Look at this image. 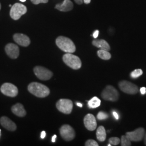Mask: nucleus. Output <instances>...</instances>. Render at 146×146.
<instances>
[{
	"mask_svg": "<svg viewBox=\"0 0 146 146\" xmlns=\"http://www.w3.org/2000/svg\"><path fill=\"white\" fill-rule=\"evenodd\" d=\"M28 90L37 98H46L50 94V90L47 86L38 82L31 83L28 86Z\"/></svg>",
	"mask_w": 146,
	"mask_h": 146,
	"instance_id": "nucleus-1",
	"label": "nucleus"
},
{
	"mask_svg": "<svg viewBox=\"0 0 146 146\" xmlns=\"http://www.w3.org/2000/svg\"><path fill=\"white\" fill-rule=\"evenodd\" d=\"M56 44L61 50L67 53H73L76 50L74 42L67 37H58L56 40Z\"/></svg>",
	"mask_w": 146,
	"mask_h": 146,
	"instance_id": "nucleus-2",
	"label": "nucleus"
},
{
	"mask_svg": "<svg viewBox=\"0 0 146 146\" xmlns=\"http://www.w3.org/2000/svg\"><path fill=\"white\" fill-rule=\"evenodd\" d=\"M62 59L64 63L73 69L77 70L81 67L82 62L80 58L72 53L64 54L63 56Z\"/></svg>",
	"mask_w": 146,
	"mask_h": 146,
	"instance_id": "nucleus-3",
	"label": "nucleus"
},
{
	"mask_svg": "<svg viewBox=\"0 0 146 146\" xmlns=\"http://www.w3.org/2000/svg\"><path fill=\"white\" fill-rule=\"evenodd\" d=\"M101 96L104 100L115 102L119 99V93L114 87L107 86L102 92Z\"/></svg>",
	"mask_w": 146,
	"mask_h": 146,
	"instance_id": "nucleus-4",
	"label": "nucleus"
},
{
	"mask_svg": "<svg viewBox=\"0 0 146 146\" xmlns=\"http://www.w3.org/2000/svg\"><path fill=\"white\" fill-rule=\"evenodd\" d=\"M27 7L21 3H16L11 7L10 16L11 18L14 20H18L22 16L27 13Z\"/></svg>",
	"mask_w": 146,
	"mask_h": 146,
	"instance_id": "nucleus-5",
	"label": "nucleus"
},
{
	"mask_svg": "<svg viewBox=\"0 0 146 146\" xmlns=\"http://www.w3.org/2000/svg\"><path fill=\"white\" fill-rule=\"evenodd\" d=\"M56 108L60 111L66 114H69L73 110V102L69 99H60L56 104Z\"/></svg>",
	"mask_w": 146,
	"mask_h": 146,
	"instance_id": "nucleus-6",
	"label": "nucleus"
},
{
	"mask_svg": "<svg viewBox=\"0 0 146 146\" xmlns=\"http://www.w3.org/2000/svg\"><path fill=\"white\" fill-rule=\"evenodd\" d=\"M119 87L123 92L127 94L133 95L138 92L137 86L127 81H122L120 82Z\"/></svg>",
	"mask_w": 146,
	"mask_h": 146,
	"instance_id": "nucleus-7",
	"label": "nucleus"
},
{
	"mask_svg": "<svg viewBox=\"0 0 146 146\" xmlns=\"http://www.w3.org/2000/svg\"><path fill=\"white\" fill-rule=\"evenodd\" d=\"M34 72L38 78L43 81L49 80L53 75L50 70L42 66H36L34 68Z\"/></svg>",
	"mask_w": 146,
	"mask_h": 146,
	"instance_id": "nucleus-8",
	"label": "nucleus"
},
{
	"mask_svg": "<svg viewBox=\"0 0 146 146\" xmlns=\"http://www.w3.org/2000/svg\"><path fill=\"white\" fill-rule=\"evenodd\" d=\"M60 133L61 137L67 141H72L75 136V131L70 125H63L60 129Z\"/></svg>",
	"mask_w": 146,
	"mask_h": 146,
	"instance_id": "nucleus-9",
	"label": "nucleus"
},
{
	"mask_svg": "<svg viewBox=\"0 0 146 146\" xmlns=\"http://www.w3.org/2000/svg\"><path fill=\"white\" fill-rule=\"evenodd\" d=\"M2 94L9 97H15L18 94V89L15 85L11 83H5L1 87Z\"/></svg>",
	"mask_w": 146,
	"mask_h": 146,
	"instance_id": "nucleus-10",
	"label": "nucleus"
},
{
	"mask_svg": "<svg viewBox=\"0 0 146 146\" xmlns=\"http://www.w3.org/2000/svg\"><path fill=\"white\" fill-rule=\"evenodd\" d=\"M144 134L145 129L143 128H139L133 131L127 132L125 135L131 141L137 142L142 140Z\"/></svg>",
	"mask_w": 146,
	"mask_h": 146,
	"instance_id": "nucleus-11",
	"label": "nucleus"
},
{
	"mask_svg": "<svg viewBox=\"0 0 146 146\" xmlns=\"http://www.w3.org/2000/svg\"><path fill=\"white\" fill-rule=\"evenodd\" d=\"M5 51L7 55L13 59H16L20 54L19 48L14 43H8L5 47Z\"/></svg>",
	"mask_w": 146,
	"mask_h": 146,
	"instance_id": "nucleus-12",
	"label": "nucleus"
},
{
	"mask_svg": "<svg viewBox=\"0 0 146 146\" xmlns=\"http://www.w3.org/2000/svg\"><path fill=\"white\" fill-rule=\"evenodd\" d=\"M84 125L88 131H93L96 128V120L93 114H87L84 118Z\"/></svg>",
	"mask_w": 146,
	"mask_h": 146,
	"instance_id": "nucleus-13",
	"label": "nucleus"
},
{
	"mask_svg": "<svg viewBox=\"0 0 146 146\" xmlns=\"http://www.w3.org/2000/svg\"><path fill=\"white\" fill-rule=\"evenodd\" d=\"M13 38L16 43L22 47H28L31 43L29 37L23 34H15L13 36Z\"/></svg>",
	"mask_w": 146,
	"mask_h": 146,
	"instance_id": "nucleus-14",
	"label": "nucleus"
},
{
	"mask_svg": "<svg viewBox=\"0 0 146 146\" xmlns=\"http://www.w3.org/2000/svg\"><path fill=\"white\" fill-rule=\"evenodd\" d=\"M0 123L8 131H15L17 128L15 123L7 116H2L1 117Z\"/></svg>",
	"mask_w": 146,
	"mask_h": 146,
	"instance_id": "nucleus-15",
	"label": "nucleus"
},
{
	"mask_svg": "<svg viewBox=\"0 0 146 146\" xmlns=\"http://www.w3.org/2000/svg\"><path fill=\"white\" fill-rule=\"evenodd\" d=\"M55 9L61 11H69L73 8V2L70 0H64L62 3H58L55 5Z\"/></svg>",
	"mask_w": 146,
	"mask_h": 146,
	"instance_id": "nucleus-16",
	"label": "nucleus"
},
{
	"mask_svg": "<svg viewBox=\"0 0 146 146\" xmlns=\"http://www.w3.org/2000/svg\"><path fill=\"white\" fill-rule=\"evenodd\" d=\"M11 111L15 115L19 117H24L26 115V111L21 104H16L11 107Z\"/></svg>",
	"mask_w": 146,
	"mask_h": 146,
	"instance_id": "nucleus-17",
	"label": "nucleus"
},
{
	"mask_svg": "<svg viewBox=\"0 0 146 146\" xmlns=\"http://www.w3.org/2000/svg\"><path fill=\"white\" fill-rule=\"evenodd\" d=\"M92 43L93 46L99 48L100 49L107 50L108 52L110 50V47L109 44L104 40H95L92 42Z\"/></svg>",
	"mask_w": 146,
	"mask_h": 146,
	"instance_id": "nucleus-18",
	"label": "nucleus"
},
{
	"mask_svg": "<svg viewBox=\"0 0 146 146\" xmlns=\"http://www.w3.org/2000/svg\"><path fill=\"white\" fill-rule=\"evenodd\" d=\"M96 137L100 142L105 141L106 139V131L104 126H100L96 131Z\"/></svg>",
	"mask_w": 146,
	"mask_h": 146,
	"instance_id": "nucleus-19",
	"label": "nucleus"
},
{
	"mask_svg": "<svg viewBox=\"0 0 146 146\" xmlns=\"http://www.w3.org/2000/svg\"><path fill=\"white\" fill-rule=\"evenodd\" d=\"M101 104V100L97 97H94L90 100H89L88 102L89 108L93 109L99 107Z\"/></svg>",
	"mask_w": 146,
	"mask_h": 146,
	"instance_id": "nucleus-20",
	"label": "nucleus"
},
{
	"mask_svg": "<svg viewBox=\"0 0 146 146\" xmlns=\"http://www.w3.org/2000/svg\"><path fill=\"white\" fill-rule=\"evenodd\" d=\"M98 55L100 58L104 60H108L111 58V54L108 51L100 49L98 51Z\"/></svg>",
	"mask_w": 146,
	"mask_h": 146,
	"instance_id": "nucleus-21",
	"label": "nucleus"
},
{
	"mask_svg": "<svg viewBox=\"0 0 146 146\" xmlns=\"http://www.w3.org/2000/svg\"><path fill=\"white\" fill-rule=\"evenodd\" d=\"M120 141L122 146H131V141L126 135L122 136Z\"/></svg>",
	"mask_w": 146,
	"mask_h": 146,
	"instance_id": "nucleus-22",
	"label": "nucleus"
},
{
	"mask_svg": "<svg viewBox=\"0 0 146 146\" xmlns=\"http://www.w3.org/2000/svg\"><path fill=\"white\" fill-rule=\"evenodd\" d=\"M142 74H143L142 70L140 69H135V70L133 71L131 73V76L132 78H136L142 75Z\"/></svg>",
	"mask_w": 146,
	"mask_h": 146,
	"instance_id": "nucleus-23",
	"label": "nucleus"
},
{
	"mask_svg": "<svg viewBox=\"0 0 146 146\" xmlns=\"http://www.w3.org/2000/svg\"><path fill=\"white\" fill-rule=\"evenodd\" d=\"M120 140L119 138L116 137H113L109 139V142L111 145L113 146H117L118 145L120 142Z\"/></svg>",
	"mask_w": 146,
	"mask_h": 146,
	"instance_id": "nucleus-24",
	"label": "nucleus"
},
{
	"mask_svg": "<svg viewBox=\"0 0 146 146\" xmlns=\"http://www.w3.org/2000/svg\"><path fill=\"white\" fill-rule=\"evenodd\" d=\"M108 117V114L107 113H104V111H100L98 115H97V118L98 119V120H106Z\"/></svg>",
	"mask_w": 146,
	"mask_h": 146,
	"instance_id": "nucleus-25",
	"label": "nucleus"
},
{
	"mask_svg": "<svg viewBox=\"0 0 146 146\" xmlns=\"http://www.w3.org/2000/svg\"><path fill=\"white\" fill-rule=\"evenodd\" d=\"M86 146H98L99 144L96 141H95L94 140L90 139L86 142L85 143Z\"/></svg>",
	"mask_w": 146,
	"mask_h": 146,
	"instance_id": "nucleus-26",
	"label": "nucleus"
},
{
	"mask_svg": "<svg viewBox=\"0 0 146 146\" xmlns=\"http://www.w3.org/2000/svg\"><path fill=\"white\" fill-rule=\"evenodd\" d=\"M34 5H38L39 3H47L48 0H31Z\"/></svg>",
	"mask_w": 146,
	"mask_h": 146,
	"instance_id": "nucleus-27",
	"label": "nucleus"
},
{
	"mask_svg": "<svg viewBox=\"0 0 146 146\" xmlns=\"http://www.w3.org/2000/svg\"><path fill=\"white\" fill-rule=\"evenodd\" d=\"M99 34V31L98 30H96L94 31V33H93V37L95 38H96L98 37Z\"/></svg>",
	"mask_w": 146,
	"mask_h": 146,
	"instance_id": "nucleus-28",
	"label": "nucleus"
},
{
	"mask_svg": "<svg viewBox=\"0 0 146 146\" xmlns=\"http://www.w3.org/2000/svg\"><path fill=\"white\" fill-rule=\"evenodd\" d=\"M140 92L142 95H145L146 93V88L145 87H141L140 88Z\"/></svg>",
	"mask_w": 146,
	"mask_h": 146,
	"instance_id": "nucleus-29",
	"label": "nucleus"
},
{
	"mask_svg": "<svg viewBox=\"0 0 146 146\" xmlns=\"http://www.w3.org/2000/svg\"><path fill=\"white\" fill-rule=\"evenodd\" d=\"M113 115L114 116L115 119H116V120H118V119H119V116L118 115V114H117V112H116L115 111H113Z\"/></svg>",
	"mask_w": 146,
	"mask_h": 146,
	"instance_id": "nucleus-30",
	"label": "nucleus"
},
{
	"mask_svg": "<svg viewBox=\"0 0 146 146\" xmlns=\"http://www.w3.org/2000/svg\"><path fill=\"white\" fill-rule=\"evenodd\" d=\"M46 136V133L45 131H42L41 132V137L42 139H44Z\"/></svg>",
	"mask_w": 146,
	"mask_h": 146,
	"instance_id": "nucleus-31",
	"label": "nucleus"
},
{
	"mask_svg": "<svg viewBox=\"0 0 146 146\" xmlns=\"http://www.w3.org/2000/svg\"><path fill=\"white\" fill-rule=\"evenodd\" d=\"M74 1L78 5H82L83 3V2H84L83 0H74Z\"/></svg>",
	"mask_w": 146,
	"mask_h": 146,
	"instance_id": "nucleus-32",
	"label": "nucleus"
},
{
	"mask_svg": "<svg viewBox=\"0 0 146 146\" xmlns=\"http://www.w3.org/2000/svg\"><path fill=\"white\" fill-rule=\"evenodd\" d=\"M56 138V135H53V136L52 137V142H55Z\"/></svg>",
	"mask_w": 146,
	"mask_h": 146,
	"instance_id": "nucleus-33",
	"label": "nucleus"
},
{
	"mask_svg": "<svg viewBox=\"0 0 146 146\" xmlns=\"http://www.w3.org/2000/svg\"><path fill=\"white\" fill-rule=\"evenodd\" d=\"M84 3L86 4H89L91 2V0H83Z\"/></svg>",
	"mask_w": 146,
	"mask_h": 146,
	"instance_id": "nucleus-34",
	"label": "nucleus"
},
{
	"mask_svg": "<svg viewBox=\"0 0 146 146\" xmlns=\"http://www.w3.org/2000/svg\"><path fill=\"white\" fill-rule=\"evenodd\" d=\"M76 105L78 106V107H82V104H81V103H79V102H77L76 103Z\"/></svg>",
	"mask_w": 146,
	"mask_h": 146,
	"instance_id": "nucleus-35",
	"label": "nucleus"
},
{
	"mask_svg": "<svg viewBox=\"0 0 146 146\" xmlns=\"http://www.w3.org/2000/svg\"><path fill=\"white\" fill-rule=\"evenodd\" d=\"M145 145L146 146V135H145Z\"/></svg>",
	"mask_w": 146,
	"mask_h": 146,
	"instance_id": "nucleus-36",
	"label": "nucleus"
},
{
	"mask_svg": "<svg viewBox=\"0 0 146 146\" xmlns=\"http://www.w3.org/2000/svg\"><path fill=\"white\" fill-rule=\"evenodd\" d=\"M20 1L21 2H26V0H20Z\"/></svg>",
	"mask_w": 146,
	"mask_h": 146,
	"instance_id": "nucleus-37",
	"label": "nucleus"
},
{
	"mask_svg": "<svg viewBox=\"0 0 146 146\" xmlns=\"http://www.w3.org/2000/svg\"><path fill=\"white\" fill-rule=\"evenodd\" d=\"M1 3H0V10H1Z\"/></svg>",
	"mask_w": 146,
	"mask_h": 146,
	"instance_id": "nucleus-38",
	"label": "nucleus"
},
{
	"mask_svg": "<svg viewBox=\"0 0 146 146\" xmlns=\"http://www.w3.org/2000/svg\"><path fill=\"white\" fill-rule=\"evenodd\" d=\"M9 7H11L12 6H11V5H9Z\"/></svg>",
	"mask_w": 146,
	"mask_h": 146,
	"instance_id": "nucleus-39",
	"label": "nucleus"
},
{
	"mask_svg": "<svg viewBox=\"0 0 146 146\" xmlns=\"http://www.w3.org/2000/svg\"><path fill=\"white\" fill-rule=\"evenodd\" d=\"M0 133H1V129H0Z\"/></svg>",
	"mask_w": 146,
	"mask_h": 146,
	"instance_id": "nucleus-40",
	"label": "nucleus"
}]
</instances>
